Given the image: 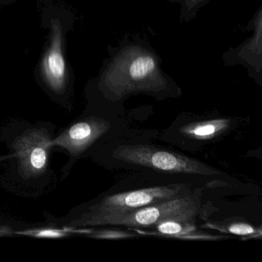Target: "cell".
<instances>
[{
    "label": "cell",
    "mask_w": 262,
    "mask_h": 262,
    "mask_svg": "<svg viewBox=\"0 0 262 262\" xmlns=\"http://www.w3.org/2000/svg\"><path fill=\"white\" fill-rule=\"evenodd\" d=\"M197 205L190 195L180 196L130 211L113 213H88L82 225H117L128 228H151L168 219L195 221Z\"/></svg>",
    "instance_id": "cell-1"
},
{
    "label": "cell",
    "mask_w": 262,
    "mask_h": 262,
    "mask_svg": "<svg viewBox=\"0 0 262 262\" xmlns=\"http://www.w3.org/2000/svg\"><path fill=\"white\" fill-rule=\"evenodd\" d=\"M115 156L126 163L163 172L205 176L220 174L215 168L195 159L147 145H121L116 148Z\"/></svg>",
    "instance_id": "cell-2"
},
{
    "label": "cell",
    "mask_w": 262,
    "mask_h": 262,
    "mask_svg": "<svg viewBox=\"0 0 262 262\" xmlns=\"http://www.w3.org/2000/svg\"><path fill=\"white\" fill-rule=\"evenodd\" d=\"M183 185L150 187L106 196L90 209V213L130 211L182 196Z\"/></svg>",
    "instance_id": "cell-3"
},
{
    "label": "cell",
    "mask_w": 262,
    "mask_h": 262,
    "mask_svg": "<svg viewBox=\"0 0 262 262\" xmlns=\"http://www.w3.org/2000/svg\"><path fill=\"white\" fill-rule=\"evenodd\" d=\"M51 137L47 130L33 129L16 138L13 148L19 160V171L25 179L43 174L48 165Z\"/></svg>",
    "instance_id": "cell-4"
},
{
    "label": "cell",
    "mask_w": 262,
    "mask_h": 262,
    "mask_svg": "<svg viewBox=\"0 0 262 262\" xmlns=\"http://www.w3.org/2000/svg\"><path fill=\"white\" fill-rule=\"evenodd\" d=\"M111 125L99 118H90L72 125L56 139H52V146L68 150L73 156H78L93 145L110 129Z\"/></svg>",
    "instance_id": "cell-5"
},
{
    "label": "cell",
    "mask_w": 262,
    "mask_h": 262,
    "mask_svg": "<svg viewBox=\"0 0 262 262\" xmlns=\"http://www.w3.org/2000/svg\"><path fill=\"white\" fill-rule=\"evenodd\" d=\"M151 228L152 231L147 234L183 240L217 241L229 237L204 232L197 228L194 221L183 219H165Z\"/></svg>",
    "instance_id": "cell-6"
},
{
    "label": "cell",
    "mask_w": 262,
    "mask_h": 262,
    "mask_svg": "<svg viewBox=\"0 0 262 262\" xmlns=\"http://www.w3.org/2000/svg\"><path fill=\"white\" fill-rule=\"evenodd\" d=\"M46 80L52 90L60 92L66 84V62L62 50V39L59 33H55L53 44L43 62Z\"/></svg>",
    "instance_id": "cell-7"
},
{
    "label": "cell",
    "mask_w": 262,
    "mask_h": 262,
    "mask_svg": "<svg viewBox=\"0 0 262 262\" xmlns=\"http://www.w3.org/2000/svg\"><path fill=\"white\" fill-rule=\"evenodd\" d=\"M231 119H214L210 120L192 122L182 127V133L190 139L207 141L219 137L229 129Z\"/></svg>",
    "instance_id": "cell-8"
},
{
    "label": "cell",
    "mask_w": 262,
    "mask_h": 262,
    "mask_svg": "<svg viewBox=\"0 0 262 262\" xmlns=\"http://www.w3.org/2000/svg\"><path fill=\"white\" fill-rule=\"evenodd\" d=\"M204 228L217 230L222 232L230 233L240 237L257 238L261 237V228L253 226L244 222H213L203 225Z\"/></svg>",
    "instance_id": "cell-9"
},
{
    "label": "cell",
    "mask_w": 262,
    "mask_h": 262,
    "mask_svg": "<svg viewBox=\"0 0 262 262\" xmlns=\"http://www.w3.org/2000/svg\"><path fill=\"white\" fill-rule=\"evenodd\" d=\"M156 68V63L150 56H140L136 58L129 68L130 76L135 80H140L152 73Z\"/></svg>",
    "instance_id": "cell-10"
},
{
    "label": "cell",
    "mask_w": 262,
    "mask_h": 262,
    "mask_svg": "<svg viewBox=\"0 0 262 262\" xmlns=\"http://www.w3.org/2000/svg\"><path fill=\"white\" fill-rule=\"evenodd\" d=\"M71 229H55V228H42V229L32 230V231H21L18 234H27L36 237L45 238H60L68 235L70 232H74Z\"/></svg>",
    "instance_id": "cell-11"
},
{
    "label": "cell",
    "mask_w": 262,
    "mask_h": 262,
    "mask_svg": "<svg viewBox=\"0 0 262 262\" xmlns=\"http://www.w3.org/2000/svg\"><path fill=\"white\" fill-rule=\"evenodd\" d=\"M92 236L95 238L116 240V239L132 238V237H138L139 235L136 233L122 231V230L102 229L100 231H96Z\"/></svg>",
    "instance_id": "cell-12"
},
{
    "label": "cell",
    "mask_w": 262,
    "mask_h": 262,
    "mask_svg": "<svg viewBox=\"0 0 262 262\" xmlns=\"http://www.w3.org/2000/svg\"><path fill=\"white\" fill-rule=\"evenodd\" d=\"M6 1H7V0H6Z\"/></svg>",
    "instance_id": "cell-13"
}]
</instances>
